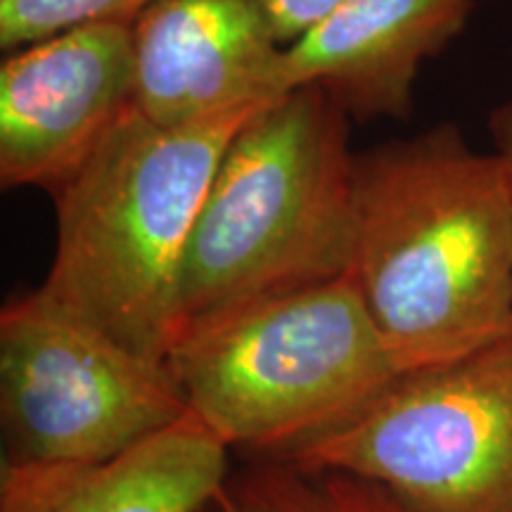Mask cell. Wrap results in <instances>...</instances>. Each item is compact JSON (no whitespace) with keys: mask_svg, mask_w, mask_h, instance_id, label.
<instances>
[{"mask_svg":"<svg viewBox=\"0 0 512 512\" xmlns=\"http://www.w3.org/2000/svg\"><path fill=\"white\" fill-rule=\"evenodd\" d=\"M347 275L401 373L512 335V183L456 124L354 157Z\"/></svg>","mask_w":512,"mask_h":512,"instance_id":"6da1fadb","label":"cell"},{"mask_svg":"<svg viewBox=\"0 0 512 512\" xmlns=\"http://www.w3.org/2000/svg\"><path fill=\"white\" fill-rule=\"evenodd\" d=\"M349 124L313 86L249 114L185 247L169 347L207 320L347 275L356 157Z\"/></svg>","mask_w":512,"mask_h":512,"instance_id":"7a4b0ae2","label":"cell"},{"mask_svg":"<svg viewBox=\"0 0 512 512\" xmlns=\"http://www.w3.org/2000/svg\"><path fill=\"white\" fill-rule=\"evenodd\" d=\"M261 102L188 124L124 114L53 192L57 240L41 290L166 361L190 233L230 138Z\"/></svg>","mask_w":512,"mask_h":512,"instance_id":"3957f363","label":"cell"},{"mask_svg":"<svg viewBox=\"0 0 512 512\" xmlns=\"http://www.w3.org/2000/svg\"><path fill=\"white\" fill-rule=\"evenodd\" d=\"M166 366L192 418L254 458L337 430L401 375L349 275L195 325Z\"/></svg>","mask_w":512,"mask_h":512,"instance_id":"277c9868","label":"cell"},{"mask_svg":"<svg viewBox=\"0 0 512 512\" xmlns=\"http://www.w3.org/2000/svg\"><path fill=\"white\" fill-rule=\"evenodd\" d=\"M280 460L366 479L406 512H512V335L401 373Z\"/></svg>","mask_w":512,"mask_h":512,"instance_id":"5b68a950","label":"cell"},{"mask_svg":"<svg viewBox=\"0 0 512 512\" xmlns=\"http://www.w3.org/2000/svg\"><path fill=\"white\" fill-rule=\"evenodd\" d=\"M185 413L166 361L119 342L41 287L0 311L5 463H102Z\"/></svg>","mask_w":512,"mask_h":512,"instance_id":"8992f818","label":"cell"},{"mask_svg":"<svg viewBox=\"0 0 512 512\" xmlns=\"http://www.w3.org/2000/svg\"><path fill=\"white\" fill-rule=\"evenodd\" d=\"M133 19H93L29 43L0 67V185L50 195L136 107Z\"/></svg>","mask_w":512,"mask_h":512,"instance_id":"52a82bcc","label":"cell"},{"mask_svg":"<svg viewBox=\"0 0 512 512\" xmlns=\"http://www.w3.org/2000/svg\"><path fill=\"white\" fill-rule=\"evenodd\" d=\"M477 0H344L280 50L271 98L320 88L351 121L413 117L422 64L444 53Z\"/></svg>","mask_w":512,"mask_h":512,"instance_id":"ba28073f","label":"cell"},{"mask_svg":"<svg viewBox=\"0 0 512 512\" xmlns=\"http://www.w3.org/2000/svg\"><path fill=\"white\" fill-rule=\"evenodd\" d=\"M136 107L157 124H188L271 98L285 46L264 0H150L133 19Z\"/></svg>","mask_w":512,"mask_h":512,"instance_id":"9c48e42d","label":"cell"},{"mask_svg":"<svg viewBox=\"0 0 512 512\" xmlns=\"http://www.w3.org/2000/svg\"><path fill=\"white\" fill-rule=\"evenodd\" d=\"M230 448L185 413L117 458L0 467V512H209L226 489Z\"/></svg>","mask_w":512,"mask_h":512,"instance_id":"30bf717a","label":"cell"},{"mask_svg":"<svg viewBox=\"0 0 512 512\" xmlns=\"http://www.w3.org/2000/svg\"><path fill=\"white\" fill-rule=\"evenodd\" d=\"M209 512H406L366 479L306 470L280 458H254L230 475Z\"/></svg>","mask_w":512,"mask_h":512,"instance_id":"8fae6325","label":"cell"},{"mask_svg":"<svg viewBox=\"0 0 512 512\" xmlns=\"http://www.w3.org/2000/svg\"><path fill=\"white\" fill-rule=\"evenodd\" d=\"M150 0H0V48L17 50L93 19H136Z\"/></svg>","mask_w":512,"mask_h":512,"instance_id":"7c38bea8","label":"cell"},{"mask_svg":"<svg viewBox=\"0 0 512 512\" xmlns=\"http://www.w3.org/2000/svg\"><path fill=\"white\" fill-rule=\"evenodd\" d=\"M342 3L344 0H264L275 34L283 46H290L299 36H304Z\"/></svg>","mask_w":512,"mask_h":512,"instance_id":"4fadbf2b","label":"cell"},{"mask_svg":"<svg viewBox=\"0 0 512 512\" xmlns=\"http://www.w3.org/2000/svg\"><path fill=\"white\" fill-rule=\"evenodd\" d=\"M489 136L494 143V152L503 159L512 183V93L503 102H498L494 110L489 112Z\"/></svg>","mask_w":512,"mask_h":512,"instance_id":"5bb4252c","label":"cell"}]
</instances>
